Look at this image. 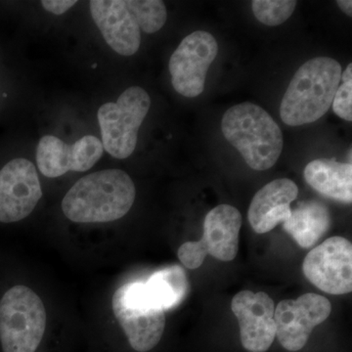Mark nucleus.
Returning a JSON list of instances; mask_svg holds the SVG:
<instances>
[{"label": "nucleus", "instance_id": "nucleus-21", "mask_svg": "<svg viewBox=\"0 0 352 352\" xmlns=\"http://www.w3.org/2000/svg\"><path fill=\"white\" fill-rule=\"evenodd\" d=\"M298 2L293 0H254L252 12L259 22L270 27L283 24L293 15Z\"/></svg>", "mask_w": 352, "mask_h": 352}, {"label": "nucleus", "instance_id": "nucleus-20", "mask_svg": "<svg viewBox=\"0 0 352 352\" xmlns=\"http://www.w3.org/2000/svg\"><path fill=\"white\" fill-rule=\"evenodd\" d=\"M104 147L100 139L85 135L71 145L69 170L83 173L94 168L103 156Z\"/></svg>", "mask_w": 352, "mask_h": 352}, {"label": "nucleus", "instance_id": "nucleus-14", "mask_svg": "<svg viewBox=\"0 0 352 352\" xmlns=\"http://www.w3.org/2000/svg\"><path fill=\"white\" fill-rule=\"evenodd\" d=\"M298 195V187L289 178L268 183L252 199L248 219L254 232H270L291 217V204Z\"/></svg>", "mask_w": 352, "mask_h": 352}, {"label": "nucleus", "instance_id": "nucleus-5", "mask_svg": "<svg viewBox=\"0 0 352 352\" xmlns=\"http://www.w3.org/2000/svg\"><path fill=\"white\" fill-rule=\"evenodd\" d=\"M112 307L134 351H150L159 344L166 328V315L148 294L144 283L122 285L113 294Z\"/></svg>", "mask_w": 352, "mask_h": 352}, {"label": "nucleus", "instance_id": "nucleus-18", "mask_svg": "<svg viewBox=\"0 0 352 352\" xmlns=\"http://www.w3.org/2000/svg\"><path fill=\"white\" fill-rule=\"evenodd\" d=\"M71 145L53 135H45L39 140L36 148L38 170L46 177L64 175L69 170Z\"/></svg>", "mask_w": 352, "mask_h": 352}, {"label": "nucleus", "instance_id": "nucleus-2", "mask_svg": "<svg viewBox=\"0 0 352 352\" xmlns=\"http://www.w3.org/2000/svg\"><path fill=\"white\" fill-rule=\"evenodd\" d=\"M342 80V67L329 57H317L296 71L280 106V116L289 126L312 124L332 106Z\"/></svg>", "mask_w": 352, "mask_h": 352}, {"label": "nucleus", "instance_id": "nucleus-17", "mask_svg": "<svg viewBox=\"0 0 352 352\" xmlns=\"http://www.w3.org/2000/svg\"><path fill=\"white\" fill-rule=\"evenodd\" d=\"M144 285L153 300L164 311L178 307L189 291L186 273L179 265L156 271Z\"/></svg>", "mask_w": 352, "mask_h": 352}, {"label": "nucleus", "instance_id": "nucleus-1", "mask_svg": "<svg viewBox=\"0 0 352 352\" xmlns=\"http://www.w3.org/2000/svg\"><path fill=\"white\" fill-rule=\"evenodd\" d=\"M135 197V185L124 170L96 171L73 185L64 197L62 210L76 223L115 221L129 212Z\"/></svg>", "mask_w": 352, "mask_h": 352}, {"label": "nucleus", "instance_id": "nucleus-7", "mask_svg": "<svg viewBox=\"0 0 352 352\" xmlns=\"http://www.w3.org/2000/svg\"><path fill=\"white\" fill-rule=\"evenodd\" d=\"M242 215L237 208L220 205L206 215L204 235L200 241L184 243L178 250V258L188 270H197L208 254L222 261H231L239 250Z\"/></svg>", "mask_w": 352, "mask_h": 352}, {"label": "nucleus", "instance_id": "nucleus-10", "mask_svg": "<svg viewBox=\"0 0 352 352\" xmlns=\"http://www.w3.org/2000/svg\"><path fill=\"white\" fill-rule=\"evenodd\" d=\"M331 311L330 300L316 294L282 300L274 311L278 340L286 351H300L307 344L314 329L323 323Z\"/></svg>", "mask_w": 352, "mask_h": 352}, {"label": "nucleus", "instance_id": "nucleus-15", "mask_svg": "<svg viewBox=\"0 0 352 352\" xmlns=\"http://www.w3.org/2000/svg\"><path fill=\"white\" fill-rule=\"evenodd\" d=\"M305 178L308 184L321 195L342 203H351V163H340L327 159L314 160L305 166Z\"/></svg>", "mask_w": 352, "mask_h": 352}, {"label": "nucleus", "instance_id": "nucleus-6", "mask_svg": "<svg viewBox=\"0 0 352 352\" xmlns=\"http://www.w3.org/2000/svg\"><path fill=\"white\" fill-rule=\"evenodd\" d=\"M151 107V98L139 87L127 88L117 102L104 104L97 118L104 149L116 159L131 156L138 144V131Z\"/></svg>", "mask_w": 352, "mask_h": 352}, {"label": "nucleus", "instance_id": "nucleus-19", "mask_svg": "<svg viewBox=\"0 0 352 352\" xmlns=\"http://www.w3.org/2000/svg\"><path fill=\"white\" fill-rule=\"evenodd\" d=\"M126 6L146 34L160 31L168 19L166 7L160 0H126Z\"/></svg>", "mask_w": 352, "mask_h": 352}, {"label": "nucleus", "instance_id": "nucleus-22", "mask_svg": "<svg viewBox=\"0 0 352 352\" xmlns=\"http://www.w3.org/2000/svg\"><path fill=\"white\" fill-rule=\"evenodd\" d=\"M342 85H340L333 100V110L340 119L352 120V65L346 67L342 73Z\"/></svg>", "mask_w": 352, "mask_h": 352}, {"label": "nucleus", "instance_id": "nucleus-12", "mask_svg": "<svg viewBox=\"0 0 352 352\" xmlns=\"http://www.w3.org/2000/svg\"><path fill=\"white\" fill-rule=\"evenodd\" d=\"M231 310L237 317L243 346L250 352H266L276 338L275 305L263 292L242 291L234 296Z\"/></svg>", "mask_w": 352, "mask_h": 352}, {"label": "nucleus", "instance_id": "nucleus-24", "mask_svg": "<svg viewBox=\"0 0 352 352\" xmlns=\"http://www.w3.org/2000/svg\"><path fill=\"white\" fill-rule=\"evenodd\" d=\"M338 6H339L340 10L344 14H346L349 17L352 16V1L351 0H339L337 1Z\"/></svg>", "mask_w": 352, "mask_h": 352}, {"label": "nucleus", "instance_id": "nucleus-11", "mask_svg": "<svg viewBox=\"0 0 352 352\" xmlns=\"http://www.w3.org/2000/svg\"><path fill=\"white\" fill-rule=\"evenodd\" d=\"M43 197L36 168L29 160L14 159L0 170V222L20 221Z\"/></svg>", "mask_w": 352, "mask_h": 352}, {"label": "nucleus", "instance_id": "nucleus-23", "mask_svg": "<svg viewBox=\"0 0 352 352\" xmlns=\"http://www.w3.org/2000/svg\"><path fill=\"white\" fill-rule=\"evenodd\" d=\"M76 4L73 0H43L41 6L48 12L54 15H62Z\"/></svg>", "mask_w": 352, "mask_h": 352}, {"label": "nucleus", "instance_id": "nucleus-13", "mask_svg": "<svg viewBox=\"0 0 352 352\" xmlns=\"http://www.w3.org/2000/svg\"><path fill=\"white\" fill-rule=\"evenodd\" d=\"M89 8L92 19L113 51L122 56L138 52L141 30L126 6V0H91Z\"/></svg>", "mask_w": 352, "mask_h": 352}, {"label": "nucleus", "instance_id": "nucleus-16", "mask_svg": "<svg viewBox=\"0 0 352 352\" xmlns=\"http://www.w3.org/2000/svg\"><path fill=\"white\" fill-rule=\"evenodd\" d=\"M332 224L330 212L318 201L300 203L292 210L291 217L284 222V229L303 249L314 247L327 233Z\"/></svg>", "mask_w": 352, "mask_h": 352}, {"label": "nucleus", "instance_id": "nucleus-8", "mask_svg": "<svg viewBox=\"0 0 352 352\" xmlns=\"http://www.w3.org/2000/svg\"><path fill=\"white\" fill-rule=\"evenodd\" d=\"M217 53L219 45L210 32H194L183 39L168 63L175 91L187 98L203 94L208 69Z\"/></svg>", "mask_w": 352, "mask_h": 352}, {"label": "nucleus", "instance_id": "nucleus-4", "mask_svg": "<svg viewBox=\"0 0 352 352\" xmlns=\"http://www.w3.org/2000/svg\"><path fill=\"white\" fill-rule=\"evenodd\" d=\"M45 307L25 286H15L0 300V342L3 352H36L45 332Z\"/></svg>", "mask_w": 352, "mask_h": 352}, {"label": "nucleus", "instance_id": "nucleus-9", "mask_svg": "<svg viewBox=\"0 0 352 352\" xmlns=\"http://www.w3.org/2000/svg\"><path fill=\"white\" fill-rule=\"evenodd\" d=\"M302 271L310 283L331 295L352 291V245L344 237L324 241L308 252Z\"/></svg>", "mask_w": 352, "mask_h": 352}, {"label": "nucleus", "instance_id": "nucleus-3", "mask_svg": "<svg viewBox=\"0 0 352 352\" xmlns=\"http://www.w3.org/2000/svg\"><path fill=\"white\" fill-rule=\"evenodd\" d=\"M222 133L254 170H270L283 151L281 129L264 109L245 102L233 106L222 118Z\"/></svg>", "mask_w": 352, "mask_h": 352}]
</instances>
